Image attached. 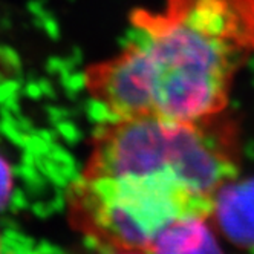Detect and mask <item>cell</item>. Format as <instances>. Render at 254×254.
<instances>
[{
    "label": "cell",
    "mask_w": 254,
    "mask_h": 254,
    "mask_svg": "<svg viewBox=\"0 0 254 254\" xmlns=\"http://www.w3.org/2000/svg\"><path fill=\"white\" fill-rule=\"evenodd\" d=\"M112 254H149L144 250H112Z\"/></svg>",
    "instance_id": "cell-7"
},
{
    "label": "cell",
    "mask_w": 254,
    "mask_h": 254,
    "mask_svg": "<svg viewBox=\"0 0 254 254\" xmlns=\"http://www.w3.org/2000/svg\"><path fill=\"white\" fill-rule=\"evenodd\" d=\"M210 217L230 242L254 248V178H233L217 189Z\"/></svg>",
    "instance_id": "cell-4"
},
{
    "label": "cell",
    "mask_w": 254,
    "mask_h": 254,
    "mask_svg": "<svg viewBox=\"0 0 254 254\" xmlns=\"http://www.w3.org/2000/svg\"><path fill=\"white\" fill-rule=\"evenodd\" d=\"M238 159V129L222 114L194 121L112 118L95 132L81 176L170 170L196 191L213 196L236 178Z\"/></svg>",
    "instance_id": "cell-2"
},
{
    "label": "cell",
    "mask_w": 254,
    "mask_h": 254,
    "mask_svg": "<svg viewBox=\"0 0 254 254\" xmlns=\"http://www.w3.org/2000/svg\"><path fill=\"white\" fill-rule=\"evenodd\" d=\"M184 217L162 228L147 247L149 254H224L207 222Z\"/></svg>",
    "instance_id": "cell-5"
},
{
    "label": "cell",
    "mask_w": 254,
    "mask_h": 254,
    "mask_svg": "<svg viewBox=\"0 0 254 254\" xmlns=\"http://www.w3.org/2000/svg\"><path fill=\"white\" fill-rule=\"evenodd\" d=\"M213 196L196 191L170 170L142 175L81 176L69 190V217L100 245L144 250L169 224L210 217Z\"/></svg>",
    "instance_id": "cell-3"
},
{
    "label": "cell",
    "mask_w": 254,
    "mask_h": 254,
    "mask_svg": "<svg viewBox=\"0 0 254 254\" xmlns=\"http://www.w3.org/2000/svg\"><path fill=\"white\" fill-rule=\"evenodd\" d=\"M132 20L141 37L86 70L89 95L112 118L222 114L234 74L254 54V0H166Z\"/></svg>",
    "instance_id": "cell-1"
},
{
    "label": "cell",
    "mask_w": 254,
    "mask_h": 254,
    "mask_svg": "<svg viewBox=\"0 0 254 254\" xmlns=\"http://www.w3.org/2000/svg\"><path fill=\"white\" fill-rule=\"evenodd\" d=\"M12 187H14L12 169L9 166L8 159L3 155H0V210H2L9 201Z\"/></svg>",
    "instance_id": "cell-6"
}]
</instances>
